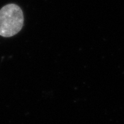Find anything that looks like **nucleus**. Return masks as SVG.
Returning <instances> with one entry per match:
<instances>
[{"instance_id":"1","label":"nucleus","mask_w":124,"mask_h":124,"mask_svg":"<svg viewBox=\"0 0 124 124\" xmlns=\"http://www.w3.org/2000/svg\"><path fill=\"white\" fill-rule=\"evenodd\" d=\"M23 14L17 4H10L0 10V35L10 37L17 34L23 26Z\"/></svg>"}]
</instances>
